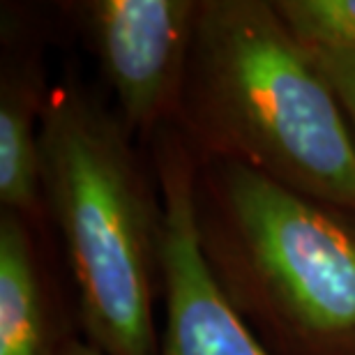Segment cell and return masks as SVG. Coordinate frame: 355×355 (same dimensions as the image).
I'll list each match as a JSON object with an SVG mask.
<instances>
[{"label":"cell","instance_id":"5","mask_svg":"<svg viewBox=\"0 0 355 355\" xmlns=\"http://www.w3.org/2000/svg\"><path fill=\"white\" fill-rule=\"evenodd\" d=\"M164 222L159 286L164 330L157 355H270L222 293L203 259L194 219L196 159L175 125L150 141Z\"/></svg>","mask_w":355,"mask_h":355},{"label":"cell","instance_id":"7","mask_svg":"<svg viewBox=\"0 0 355 355\" xmlns=\"http://www.w3.org/2000/svg\"><path fill=\"white\" fill-rule=\"evenodd\" d=\"M37 229L0 212V355H67L72 335Z\"/></svg>","mask_w":355,"mask_h":355},{"label":"cell","instance_id":"6","mask_svg":"<svg viewBox=\"0 0 355 355\" xmlns=\"http://www.w3.org/2000/svg\"><path fill=\"white\" fill-rule=\"evenodd\" d=\"M0 55V205L40 233L46 224L40 125L51 86L44 46L28 10L3 5Z\"/></svg>","mask_w":355,"mask_h":355},{"label":"cell","instance_id":"8","mask_svg":"<svg viewBox=\"0 0 355 355\" xmlns=\"http://www.w3.org/2000/svg\"><path fill=\"white\" fill-rule=\"evenodd\" d=\"M272 5L311 51L355 55V0H272Z\"/></svg>","mask_w":355,"mask_h":355},{"label":"cell","instance_id":"10","mask_svg":"<svg viewBox=\"0 0 355 355\" xmlns=\"http://www.w3.org/2000/svg\"><path fill=\"white\" fill-rule=\"evenodd\" d=\"M67 355H102V353H99L97 349H92L88 342H83V339L74 337L72 342H69Z\"/></svg>","mask_w":355,"mask_h":355},{"label":"cell","instance_id":"2","mask_svg":"<svg viewBox=\"0 0 355 355\" xmlns=\"http://www.w3.org/2000/svg\"><path fill=\"white\" fill-rule=\"evenodd\" d=\"M40 155L46 215L65 247L83 342L102 355H157L159 189L134 137L74 67L49 90Z\"/></svg>","mask_w":355,"mask_h":355},{"label":"cell","instance_id":"1","mask_svg":"<svg viewBox=\"0 0 355 355\" xmlns=\"http://www.w3.org/2000/svg\"><path fill=\"white\" fill-rule=\"evenodd\" d=\"M175 127L226 159L355 215V137L314 53L272 0H203Z\"/></svg>","mask_w":355,"mask_h":355},{"label":"cell","instance_id":"4","mask_svg":"<svg viewBox=\"0 0 355 355\" xmlns=\"http://www.w3.org/2000/svg\"><path fill=\"white\" fill-rule=\"evenodd\" d=\"M203 0H76L60 5L134 139L178 123Z\"/></svg>","mask_w":355,"mask_h":355},{"label":"cell","instance_id":"9","mask_svg":"<svg viewBox=\"0 0 355 355\" xmlns=\"http://www.w3.org/2000/svg\"><path fill=\"white\" fill-rule=\"evenodd\" d=\"M311 53H314L318 67L323 69L325 79L330 81L332 90H335L355 137V55L330 53V51H311Z\"/></svg>","mask_w":355,"mask_h":355},{"label":"cell","instance_id":"3","mask_svg":"<svg viewBox=\"0 0 355 355\" xmlns=\"http://www.w3.org/2000/svg\"><path fill=\"white\" fill-rule=\"evenodd\" d=\"M194 219L212 277L270 355H355V215L196 159Z\"/></svg>","mask_w":355,"mask_h":355}]
</instances>
